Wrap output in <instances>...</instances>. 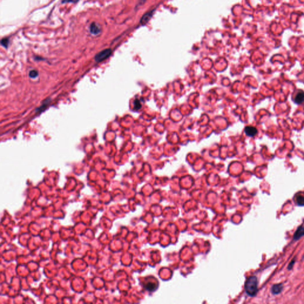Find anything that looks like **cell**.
Listing matches in <instances>:
<instances>
[{
    "instance_id": "obj_5",
    "label": "cell",
    "mask_w": 304,
    "mask_h": 304,
    "mask_svg": "<svg viewBox=\"0 0 304 304\" xmlns=\"http://www.w3.org/2000/svg\"><path fill=\"white\" fill-rule=\"evenodd\" d=\"M283 289L282 284H276L274 285L271 288V292L273 294L277 295L280 293Z\"/></svg>"
},
{
    "instance_id": "obj_11",
    "label": "cell",
    "mask_w": 304,
    "mask_h": 304,
    "mask_svg": "<svg viewBox=\"0 0 304 304\" xmlns=\"http://www.w3.org/2000/svg\"><path fill=\"white\" fill-rule=\"evenodd\" d=\"M134 108L136 110H139L141 108V104L140 103V101L139 99H135L134 102Z\"/></svg>"
},
{
    "instance_id": "obj_12",
    "label": "cell",
    "mask_w": 304,
    "mask_h": 304,
    "mask_svg": "<svg viewBox=\"0 0 304 304\" xmlns=\"http://www.w3.org/2000/svg\"><path fill=\"white\" fill-rule=\"evenodd\" d=\"M38 76V72L36 70H32L30 71L29 72V76L31 78L35 79Z\"/></svg>"
},
{
    "instance_id": "obj_6",
    "label": "cell",
    "mask_w": 304,
    "mask_h": 304,
    "mask_svg": "<svg viewBox=\"0 0 304 304\" xmlns=\"http://www.w3.org/2000/svg\"><path fill=\"white\" fill-rule=\"evenodd\" d=\"M90 31L93 35H98L100 32V29L97 25L93 23L90 25Z\"/></svg>"
},
{
    "instance_id": "obj_14",
    "label": "cell",
    "mask_w": 304,
    "mask_h": 304,
    "mask_svg": "<svg viewBox=\"0 0 304 304\" xmlns=\"http://www.w3.org/2000/svg\"><path fill=\"white\" fill-rule=\"evenodd\" d=\"M295 259H293V260H292V261L290 262V264L288 266V269L289 270H290V269L292 268V267L293 266V264H295Z\"/></svg>"
},
{
    "instance_id": "obj_3",
    "label": "cell",
    "mask_w": 304,
    "mask_h": 304,
    "mask_svg": "<svg viewBox=\"0 0 304 304\" xmlns=\"http://www.w3.org/2000/svg\"><path fill=\"white\" fill-rule=\"evenodd\" d=\"M245 133L248 136L253 137L257 133V130L254 127L248 126L245 128Z\"/></svg>"
},
{
    "instance_id": "obj_2",
    "label": "cell",
    "mask_w": 304,
    "mask_h": 304,
    "mask_svg": "<svg viewBox=\"0 0 304 304\" xmlns=\"http://www.w3.org/2000/svg\"><path fill=\"white\" fill-rule=\"evenodd\" d=\"M111 53H112V51L111 49H104L96 54V55L95 57V61L96 62H102L104 60H105L106 59H107L108 57H110V55H111Z\"/></svg>"
},
{
    "instance_id": "obj_10",
    "label": "cell",
    "mask_w": 304,
    "mask_h": 304,
    "mask_svg": "<svg viewBox=\"0 0 304 304\" xmlns=\"http://www.w3.org/2000/svg\"><path fill=\"white\" fill-rule=\"evenodd\" d=\"M296 203L299 206H304V197L302 195H299L296 197Z\"/></svg>"
},
{
    "instance_id": "obj_15",
    "label": "cell",
    "mask_w": 304,
    "mask_h": 304,
    "mask_svg": "<svg viewBox=\"0 0 304 304\" xmlns=\"http://www.w3.org/2000/svg\"><path fill=\"white\" fill-rule=\"evenodd\" d=\"M77 1H78V0H63V1H62V3H74Z\"/></svg>"
},
{
    "instance_id": "obj_4",
    "label": "cell",
    "mask_w": 304,
    "mask_h": 304,
    "mask_svg": "<svg viewBox=\"0 0 304 304\" xmlns=\"http://www.w3.org/2000/svg\"><path fill=\"white\" fill-rule=\"evenodd\" d=\"M303 236H304V227L300 226L298 228L296 231L295 232L293 238H294L295 240H298Z\"/></svg>"
},
{
    "instance_id": "obj_9",
    "label": "cell",
    "mask_w": 304,
    "mask_h": 304,
    "mask_svg": "<svg viewBox=\"0 0 304 304\" xmlns=\"http://www.w3.org/2000/svg\"><path fill=\"white\" fill-rule=\"evenodd\" d=\"M304 100V93L303 92L298 93L295 97V101L296 103H301Z\"/></svg>"
},
{
    "instance_id": "obj_16",
    "label": "cell",
    "mask_w": 304,
    "mask_h": 304,
    "mask_svg": "<svg viewBox=\"0 0 304 304\" xmlns=\"http://www.w3.org/2000/svg\"><path fill=\"white\" fill-rule=\"evenodd\" d=\"M303 258H304V257H303Z\"/></svg>"
},
{
    "instance_id": "obj_13",
    "label": "cell",
    "mask_w": 304,
    "mask_h": 304,
    "mask_svg": "<svg viewBox=\"0 0 304 304\" xmlns=\"http://www.w3.org/2000/svg\"><path fill=\"white\" fill-rule=\"evenodd\" d=\"M8 44H9V40L7 38H4V39H3L1 40V45L5 47V48H7L8 47Z\"/></svg>"
},
{
    "instance_id": "obj_7",
    "label": "cell",
    "mask_w": 304,
    "mask_h": 304,
    "mask_svg": "<svg viewBox=\"0 0 304 304\" xmlns=\"http://www.w3.org/2000/svg\"><path fill=\"white\" fill-rule=\"evenodd\" d=\"M153 15V12H148L146 13L141 18V23L142 25H144L146 24V23H148L149 20L150 19V18L152 17Z\"/></svg>"
},
{
    "instance_id": "obj_1",
    "label": "cell",
    "mask_w": 304,
    "mask_h": 304,
    "mask_svg": "<svg viewBox=\"0 0 304 304\" xmlns=\"http://www.w3.org/2000/svg\"><path fill=\"white\" fill-rule=\"evenodd\" d=\"M245 289L249 296L256 295L258 292V280L255 276H251L248 278L245 284Z\"/></svg>"
},
{
    "instance_id": "obj_8",
    "label": "cell",
    "mask_w": 304,
    "mask_h": 304,
    "mask_svg": "<svg viewBox=\"0 0 304 304\" xmlns=\"http://www.w3.org/2000/svg\"><path fill=\"white\" fill-rule=\"evenodd\" d=\"M49 102H50V99H46L45 102H43L42 105L39 108H38L36 110V112H42V111H44L48 107V105L49 103Z\"/></svg>"
}]
</instances>
